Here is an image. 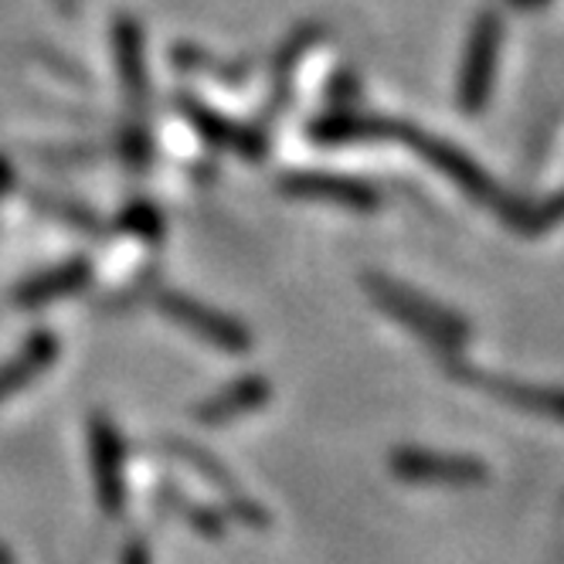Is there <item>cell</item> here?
I'll return each mask as SVG.
<instances>
[{
    "mask_svg": "<svg viewBox=\"0 0 564 564\" xmlns=\"http://www.w3.org/2000/svg\"><path fill=\"white\" fill-rule=\"evenodd\" d=\"M500 42H503V18L497 11H482L473 21V34L463 58V78H459V102L466 112H479L490 99Z\"/></svg>",
    "mask_w": 564,
    "mask_h": 564,
    "instance_id": "cell-1",
    "label": "cell"
},
{
    "mask_svg": "<svg viewBox=\"0 0 564 564\" xmlns=\"http://www.w3.org/2000/svg\"><path fill=\"white\" fill-rule=\"evenodd\" d=\"M112 45H116V65H119V75H123V86L140 96L147 86V65H143V31L137 18L116 21Z\"/></svg>",
    "mask_w": 564,
    "mask_h": 564,
    "instance_id": "cell-2",
    "label": "cell"
},
{
    "mask_svg": "<svg viewBox=\"0 0 564 564\" xmlns=\"http://www.w3.org/2000/svg\"><path fill=\"white\" fill-rule=\"evenodd\" d=\"M412 143L432 160L435 167H442L449 177H456L459 184H466V191L482 194V191L490 187L487 174H479V171L469 164V156H466L463 150H456V147H449V143H442V140H432V137H412Z\"/></svg>",
    "mask_w": 564,
    "mask_h": 564,
    "instance_id": "cell-3",
    "label": "cell"
},
{
    "mask_svg": "<svg viewBox=\"0 0 564 564\" xmlns=\"http://www.w3.org/2000/svg\"><path fill=\"white\" fill-rule=\"evenodd\" d=\"M290 191L306 194V197H327V200H340V205H375V194L357 184V181H344V177H319V174H303L290 181Z\"/></svg>",
    "mask_w": 564,
    "mask_h": 564,
    "instance_id": "cell-4",
    "label": "cell"
},
{
    "mask_svg": "<svg viewBox=\"0 0 564 564\" xmlns=\"http://www.w3.org/2000/svg\"><path fill=\"white\" fill-rule=\"evenodd\" d=\"M409 459V456H405ZM398 469H405L409 476H438V473H449V476H479L476 466H463V463H446V466H438V463H429V456H419V459H409V463H398Z\"/></svg>",
    "mask_w": 564,
    "mask_h": 564,
    "instance_id": "cell-5",
    "label": "cell"
},
{
    "mask_svg": "<svg viewBox=\"0 0 564 564\" xmlns=\"http://www.w3.org/2000/svg\"><path fill=\"white\" fill-rule=\"evenodd\" d=\"M507 4H513V8H520V11H534V8L551 4V0H507Z\"/></svg>",
    "mask_w": 564,
    "mask_h": 564,
    "instance_id": "cell-6",
    "label": "cell"
}]
</instances>
